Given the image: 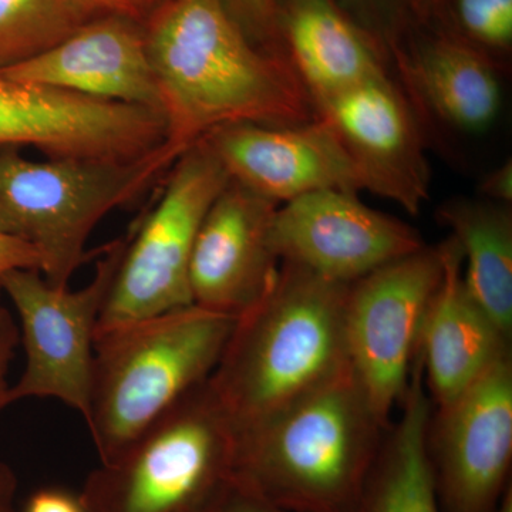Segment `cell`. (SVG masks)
<instances>
[{
	"label": "cell",
	"mask_w": 512,
	"mask_h": 512,
	"mask_svg": "<svg viewBox=\"0 0 512 512\" xmlns=\"http://www.w3.org/2000/svg\"><path fill=\"white\" fill-rule=\"evenodd\" d=\"M279 261L350 285L426 247L419 232L359 200L355 192H313L279 205L272 225Z\"/></svg>",
	"instance_id": "13"
},
{
	"label": "cell",
	"mask_w": 512,
	"mask_h": 512,
	"mask_svg": "<svg viewBox=\"0 0 512 512\" xmlns=\"http://www.w3.org/2000/svg\"><path fill=\"white\" fill-rule=\"evenodd\" d=\"M40 268L42 258L35 248L0 231V279L16 269H36L40 272Z\"/></svg>",
	"instance_id": "28"
},
{
	"label": "cell",
	"mask_w": 512,
	"mask_h": 512,
	"mask_svg": "<svg viewBox=\"0 0 512 512\" xmlns=\"http://www.w3.org/2000/svg\"><path fill=\"white\" fill-rule=\"evenodd\" d=\"M190 512H292L269 503L259 497L244 485L234 480L228 481L220 491H217L205 503L198 505Z\"/></svg>",
	"instance_id": "25"
},
{
	"label": "cell",
	"mask_w": 512,
	"mask_h": 512,
	"mask_svg": "<svg viewBox=\"0 0 512 512\" xmlns=\"http://www.w3.org/2000/svg\"><path fill=\"white\" fill-rule=\"evenodd\" d=\"M409 3H410V0H409Z\"/></svg>",
	"instance_id": "34"
},
{
	"label": "cell",
	"mask_w": 512,
	"mask_h": 512,
	"mask_svg": "<svg viewBox=\"0 0 512 512\" xmlns=\"http://www.w3.org/2000/svg\"><path fill=\"white\" fill-rule=\"evenodd\" d=\"M444 272L421 328L419 353L434 407L466 390L500 357L511 352L501 332L464 284L463 252L456 239L441 242Z\"/></svg>",
	"instance_id": "18"
},
{
	"label": "cell",
	"mask_w": 512,
	"mask_h": 512,
	"mask_svg": "<svg viewBox=\"0 0 512 512\" xmlns=\"http://www.w3.org/2000/svg\"><path fill=\"white\" fill-rule=\"evenodd\" d=\"M279 205L229 180L202 221L192 251V303L239 316L274 284L279 272L272 225Z\"/></svg>",
	"instance_id": "15"
},
{
	"label": "cell",
	"mask_w": 512,
	"mask_h": 512,
	"mask_svg": "<svg viewBox=\"0 0 512 512\" xmlns=\"http://www.w3.org/2000/svg\"><path fill=\"white\" fill-rule=\"evenodd\" d=\"M400 404L402 416L384 434L357 512H440L427 453L433 402L420 353Z\"/></svg>",
	"instance_id": "20"
},
{
	"label": "cell",
	"mask_w": 512,
	"mask_h": 512,
	"mask_svg": "<svg viewBox=\"0 0 512 512\" xmlns=\"http://www.w3.org/2000/svg\"><path fill=\"white\" fill-rule=\"evenodd\" d=\"M444 0H410L413 12L421 19H426L434 10L443 5Z\"/></svg>",
	"instance_id": "32"
},
{
	"label": "cell",
	"mask_w": 512,
	"mask_h": 512,
	"mask_svg": "<svg viewBox=\"0 0 512 512\" xmlns=\"http://www.w3.org/2000/svg\"><path fill=\"white\" fill-rule=\"evenodd\" d=\"M495 512H512V484L505 491Z\"/></svg>",
	"instance_id": "33"
},
{
	"label": "cell",
	"mask_w": 512,
	"mask_h": 512,
	"mask_svg": "<svg viewBox=\"0 0 512 512\" xmlns=\"http://www.w3.org/2000/svg\"><path fill=\"white\" fill-rule=\"evenodd\" d=\"M315 109L348 153L362 191L419 215L430 198L427 137L392 74L356 84Z\"/></svg>",
	"instance_id": "12"
},
{
	"label": "cell",
	"mask_w": 512,
	"mask_h": 512,
	"mask_svg": "<svg viewBox=\"0 0 512 512\" xmlns=\"http://www.w3.org/2000/svg\"><path fill=\"white\" fill-rule=\"evenodd\" d=\"M348 289L282 262L261 301L235 320L208 382L238 430L348 369Z\"/></svg>",
	"instance_id": "3"
},
{
	"label": "cell",
	"mask_w": 512,
	"mask_h": 512,
	"mask_svg": "<svg viewBox=\"0 0 512 512\" xmlns=\"http://www.w3.org/2000/svg\"><path fill=\"white\" fill-rule=\"evenodd\" d=\"M19 342V325L12 313L0 303V412L6 409L5 397L10 387L9 367Z\"/></svg>",
	"instance_id": "27"
},
{
	"label": "cell",
	"mask_w": 512,
	"mask_h": 512,
	"mask_svg": "<svg viewBox=\"0 0 512 512\" xmlns=\"http://www.w3.org/2000/svg\"><path fill=\"white\" fill-rule=\"evenodd\" d=\"M181 154L167 141L130 160L35 161L0 148V231L39 252L49 284L69 286L99 222L165 177Z\"/></svg>",
	"instance_id": "5"
},
{
	"label": "cell",
	"mask_w": 512,
	"mask_h": 512,
	"mask_svg": "<svg viewBox=\"0 0 512 512\" xmlns=\"http://www.w3.org/2000/svg\"><path fill=\"white\" fill-rule=\"evenodd\" d=\"M286 56L313 104L389 73L387 56L336 0H281Z\"/></svg>",
	"instance_id": "19"
},
{
	"label": "cell",
	"mask_w": 512,
	"mask_h": 512,
	"mask_svg": "<svg viewBox=\"0 0 512 512\" xmlns=\"http://www.w3.org/2000/svg\"><path fill=\"white\" fill-rule=\"evenodd\" d=\"M164 143L165 123L156 111L0 74V148L33 147L49 158L130 160Z\"/></svg>",
	"instance_id": "11"
},
{
	"label": "cell",
	"mask_w": 512,
	"mask_h": 512,
	"mask_svg": "<svg viewBox=\"0 0 512 512\" xmlns=\"http://www.w3.org/2000/svg\"><path fill=\"white\" fill-rule=\"evenodd\" d=\"M480 197L483 200L497 202V204H512V160L498 165L493 171H490L480 187H478Z\"/></svg>",
	"instance_id": "30"
},
{
	"label": "cell",
	"mask_w": 512,
	"mask_h": 512,
	"mask_svg": "<svg viewBox=\"0 0 512 512\" xmlns=\"http://www.w3.org/2000/svg\"><path fill=\"white\" fill-rule=\"evenodd\" d=\"M443 272L441 245H426L349 285L345 306L349 365L386 424L406 393L424 318Z\"/></svg>",
	"instance_id": "9"
},
{
	"label": "cell",
	"mask_w": 512,
	"mask_h": 512,
	"mask_svg": "<svg viewBox=\"0 0 512 512\" xmlns=\"http://www.w3.org/2000/svg\"><path fill=\"white\" fill-rule=\"evenodd\" d=\"M390 424L352 367L238 430L234 480L292 512H357Z\"/></svg>",
	"instance_id": "2"
},
{
	"label": "cell",
	"mask_w": 512,
	"mask_h": 512,
	"mask_svg": "<svg viewBox=\"0 0 512 512\" xmlns=\"http://www.w3.org/2000/svg\"><path fill=\"white\" fill-rule=\"evenodd\" d=\"M143 26L165 141L180 153L232 124L318 117L291 64L254 45L222 0H167Z\"/></svg>",
	"instance_id": "1"
},
{
	"label": "cell",
	"mask_w": 512,
	"mask_h": 512,
	"mask_svg": "<svg viewBox=\"0 0 512 512\" xmlns=\"http://www.w3.org/2000/svg\"><path fill=\"white\" fill-rule=\"evenodd\" d=\"M237 434L207 380L93 470L77 497L86 512H190L234 477Z\"/></svg>",
	"instance_id": "6"
},
{
	"label": "cell",
	"mask_w": 512,
	"mask_h": 512,
	"mask_svg": "<svg viewBox=\"0 0 512 512\" xmlns=\"http://www.w3.org/2000/svg\"><path fill=\"white\" fill-rule=\"evenodd\" d=\"M202 141L232 181L278 205L313 192L362 191L348 153L319 117L298 126L232 124Z\"/></svg>",
	"instance_id": "14"
},
{
	"label": "cell",
	"mask_w": 512,
	"mask_h": 512,
	"mask_svg": "<svg viewBox=\"0 0 512 512\" xmlns=\"http://www.w3.org/2000/svg\"><path fill=\"white\" fill-rule=\"evenodd\" d=\"M23 512H86L80 504L79 497L60 490V488H43L30 495Z\"/></svg>",
	"instance_id": "29"
},
{
	"label": "cell",
	"mask_w": 512,
	"mask_h": 512,
	"mask_svg": "<svg viewBox=\"0 0 512 512\" xmlns=\"http://www.w3.org/2000/svg\"><path fill=\"white\" fill-rule=\"evenodd\" d=\"M235 320L192 303L96 332L86 423L101 463L210 379Z\"/></svg>",
	"instance_id": "4"
},
{
	"label": "cell",
	"mask_w": 512,
	"mask_h": 512,
	"mask_svg": "<svg viewBox=\"0 0 512 512\" xmlns=\"http://www.w3.org/2000/svg\"><path fill=\"white\" fill-rule=\"evenodd\" d=\"M76 2L89 15V18L120 16L144 25L167 0H76Z\"/></svg>",
	"instance_id": "26"
},
{
	"label": "cell",
	"mask_w": 512,
	"mask_h": 512,
	"mask_svg": "<svg viewBox=\"0 0 512 512\" xmlns=\"http://www.w3.org/2000/svg\"><path fill=\"white\" fill-rule=\"evenodd\" d=\"M427 453L440 512H495L511 483L512 355L434 407Z\"/></svg>",
	"instance_id": "10"
},
{
	"label": "cell",
	"mask_w": 512,
	"mask_h": 512,
	"mask_svg": "<svg viewBox=\"0 0 512 512\" xmlns=\"http://www.w3.org/2000/svg\"><path fill=\"white\" fill-rule=\"evenodd\" d=\"M229 180L202 140L178 157L156 207L130 232L97 332L192 305V251L205 215Z\"/></svg>",
	"instance_id": "7"
},
{
	"label": "cell",
	"mask_w": 512,
	"mask_h": 512,
	"mask_svg": "<svg viewBox=\"0 0 512 512\" xmlns=\"http://www.w3.org/2000/svg\"><path fill=\"white\" fill-rule=\"evenodd\" d=\"M16 82L140 106L161 114L144 26L120 16L90 19L25 62L0 69Z\"/></svg>",
	"instance_id": "17"
},
{
	"label": "cell",
	"mask_w": 512,
	"mask_h": 512,
	"mask_svg": "<svg viewBox=\"0 0 512 512\" xmlns=\"http://www.w3.org/2000/svg\"><path fill=\"white\" fill-rule=\"evenodd\" d=\"M396 83L424 134L439 127L458 136L487 133L500 116V66L450 29L409 43L392 42Z\"/></svg>",
	"instance_id": "16"
},
{
	"label": "cell",
	"mask_w": 512,
	"mask_h": 512,
	"mask_svg": "<svg viewBox=\"0 0 512 512\" xmlns=\"http://www.w3.org/2000/svg\"><path fill=\"white\" fill-rule=\"evenodd\" d=\"M463 252L464 284L501 332L512 336L511 205L454 198L437 210Z\"/></svg>",
	"instance_id": "21"
},
{
	"label": "cell",
	"mask_w": 512,
	"mask_h": 512,
	"mask_svg": "<svg viewBox=\"0 0 512 512\" xmlns=\"http://www.w3.org/2000/svg\"><path fill=\"white\" fill-rule=\"evenodd\" d=\"M90 19L76 0H0V69L45 52Z\"/></svg>",
	"instance_id": "22"
},
{
	"label": "cell",
	"mask_w": 512,
	"mask_h": 512,
	"mask_svg": "<svg viewBox=\"0 0 512 512\" xmlns=\"http://www.w3.org/2000/svg\"><path fill=\"white\" fill-rule=\"evenodd\" d=\"M453 16L451 32L500 66L512 46V0H453Z\"/></svg>",
	"instance_id": "23"
},
{
	"label": "cell",
	"mask_w": 512,
	"mask_h": 512,
	"mask_svg": "<svg viewBox=\"0 0 512 512\" xmlns=\"http://www.w3.org/2000/svg\"><path fill=\"white\" fill-rule=\"evenodd\" d=\"M18 477L9 464L0 461V512H19L16 508Z\"/></svg>",
	"instance_id": "31"
},
{
	"label": "cell",
	"mask_w": 512,
	"mask_h": 512,
	"mask_svg": "<svg viewBox=\"0 0 512 512\" xmlns=\"http://www.w3.org/2000/svg\"><path fill=\"white\" fill-rule=\"evenodd\" d=\"M128 238L107 245L96 275L79 291L55 286L36 269H16L0 279L18 313L26 366L9 387L5 407L30 399H56L89 414L94 338L107 295L126 251Z\"/></svg>",
	"instance_id": "8"
},
{
	"label": "cell",
	"mask_w": 512,
	"mask_h": 512,
	"mask_svg": "<svg viewBox=\"0 0 512 512\" xmlns=\"http://www.w3.org/2000/svg\"><path fill=\"white\" fill-rule=\"evenodd\" d=\"M254 45L289 63L281 30V0H222ZM291 64V63H289Z\"/></svg>",
	"instance_id": "24"
}]
</instances>
